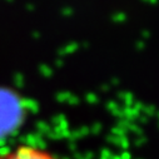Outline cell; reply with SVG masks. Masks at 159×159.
<instances>
[{
	"instance_id": "obj_1",
	"label": "cell",
	"mask_w": 159,
	"mask_h": 159,
	"mask_svg": "<svg viewBox=\"0 0 159 159\" xmlns=\"http://www.w3.org/2000/svg\"><path fill=\"white\" fill-rule=\"evenodd\" d=\"M0 159H66L44 147L19 144L0 153Z\"/></svg>"
}]
</instances>
